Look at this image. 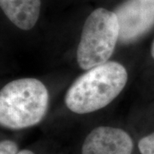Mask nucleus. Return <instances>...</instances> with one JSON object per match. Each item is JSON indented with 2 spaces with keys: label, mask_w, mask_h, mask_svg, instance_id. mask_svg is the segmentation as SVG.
<instances>
[{
  "label": "nucleus",
  "mask_w": 154,
  "mask_h": 154,
  "mask_svg": "<svg viewBox=\"0 0 154 154\" xmlns=\"http://www.w3.org/2000/svg\"><path fill=\"white\" fill-rule=\"evenodd\" d=\"M128 82V72L120 63L108 61L88 69L72 83L65 94V105L76 114L101 110L121 94Z\"/></svg>",
  "instance_id": "f257e3e1"
},
{
  "label": "nucleus",
  "mask_w": 154,
  "mask_h": 154,
  "mask_svg": "<svg viewBox=\"0 0 154 154\" xmlns=\"http://www.w3.org/2000/svg\"><path fill=\"white\" fill-rule=\"evenodd\" d=\"M49 105V94L42 82L22 78L7 83L0 91V124L12 130L37 125Z\"/></svg>",
  "instance_id": "f03ea898"
},
{
  "label": "nucleus",
  "mask_w": 154,
  "mask_h": 154,
  "mask_svg": "<svg viewBox=\"0 0 154 154\" xmlns=\"http://www.w3.org/2000/svg\"><path fill=\"white\" fill-rule=\"evenodd\" d=\"M119 41V23L114 11L94 10L86 19L77 46L76 60L82 69L107 63Z\"/></svg>",
  "instance_id": "7ed1b4c3"
},
{
  "label": "nucleus",
  "mask_w": 154,
  "mask_h": 154,
  "mask_svg": "<svg viewBox=\"0 0 154 154\" xmlns=\"http://www.w3.org/2000/svg\"><path fill=\"white\" fill-rule=\"evenodd\" d=\"M114 12L122 43L136 41L154 27V0H125Z\"/></svg>",
  "instance_id": "20e7f679"
},
{
  "label": "nucleus",
  "mask_w": 154,
  "mask_h": 154,
  "mask_svg": "<svg viewBox=\"0 0 154 154\" xmlns=\"http://www.w3.org/2000/svg\"><path fill=\"white\" fill-rule=\"evenodd\" d=\"M134 141L123 129L109 126L94 128L86 136L82 154H132Z\"/></svg>",
  "instance_id": "39448f33"
},
{
  "label": "nucleus",
  "mask_w": 154,
  "mask_h": 154,
  "mask_svg": "<svg viewBox=\"0 0 154 154\" xmlns=\"http://www.w3.org/2000/svg\"><path fill=\"white\" fill-rule=\"evenodd\" d=\"M5 15L16 27L28 31L35 26L39 17L40 0H0Z\"/></svg>",
  "instance_id": "423d86ee"
},
{
  "label": "nucleus",
  "mask_w": 154,
  "mask_h": 154,
  "mask_svg": "<svg viewBox=\"0 0 154 154\" xmlns=\"http://www.w3.org/2000/svg\"><path fill=\"white\" fill-rule=\"evenodd\" d=\"M138 149L140 154H154V130L140 139Z\"/></svg>",
  "instance_id": "0eeeda50"
},
{
  "label": "nucleus",
  "mask_w": 154,
  "mask_h": 154,
  "mask_svg": "<svg viewBox=\"0 0 154 154\" xmlns=\"http://www.w3.org/2000/svg\"><path fill=\"white\" fill-rule=\"evenodd\" d=\"M18 145L11 140H4L0 142V154H17Z\"/></svg>",
  "instance_id": "6e6552de"
},
{
  "label": "nucleus",
  "mask_w": 154,
  "mask_h": 154,
  "mask_svg": "<svg viewBox=\"0 0 154 154\" xmlns=\"http://www.w3.org/2000/svg\"><path fill=\"white\" fill-rule=\"evenodd\" d=\"M150 55H151V57L152 58V60L154 61V38L152 42V45H151V48H150Z\"/></svg>",
  "instance_id": "1a4fd4ad"
},
{
  "label": "nucleus",
  "mask_w": 154,
  "mask_h": 154,
  "mask_svg": "<svg viewBox=\"0 0 154 154\" xmlns=\"http://www.w3.org/2000/svg\"><path fill=\"white\" fill-rule=\"evenodd\" d=\"M17 154H35L31 150H28V149H24L22 151H19V152Z\"/></svg>",
  "instance_id": "9d476101"
}]
</instances>
